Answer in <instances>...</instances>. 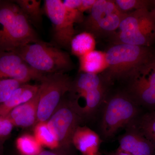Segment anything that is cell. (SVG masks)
Segmentation results:
<instances>
[{
  "label": "cell",
  "mask_w": 155,
  "mask_h": 155,
  "mask_svg": "<svg viewBox=\"0 0 155 155\" xmlns=\"http://www.w3.org/2000/svg\"><path fill=\"white\" fill-rule=\"evenodd\" d=\"M122 89L140 107L155 110V64Z\"/></svg>",
  "instance_id": "cell-9"
},
{
  "label": "cell",
  "mask_w": 155,
  "mask_h": 155,
  "mask_svg": "<svg viewBox=\"0 0 155 155\" xmlns=\"http://www.w3.org/2000/svg\"><path fill=\"white\" fill-rule=\"evenodd\" d=\"M72 143L83 155L96 154L98 151L101 139L88 127L79 126L73 134Z\"/></svg>",
  "instance_id": "cell-13"
},
{
  "label": "cell",
  "mask_w": 155,
  "mask_h": 155,
  "mask_svg": "<svg viewBox=\"0 0 155 155\" xmlns=\"http://www.w3.org/2000/svg\"><path fill=\"white\" fill-rule=\"evenodd\" d=\"M35 71L14 51H0V78H11L22 84L32 80Z\"/></svg>",
  "instance_id": "cell-10"
},
{
  "label": "cell",
  "mask_w": 155,
  "mask_h": 155,
  "mask_svg": "<svg viewBox=\"0 0 155 155\" xmlns=\"http://www.w3.org/2000/svg\"><path fill=\"white\" fill-rule=\"evenodd\" d=\"M34 137L41 145L50 149H55L60 145L49 128L47 122L38 123L35 127Z\"/></svg>",
  "instance_id": "cell-21"
},
{
  "label": "cell",
  "mask_w": 155,
  "mask_h": 155,
  "mask_svg": "<svg viewBox=\"0 0 155 155\" xmlns=\"http://www.w3.org/2000/svg\"><path fill=\"white\" fill-rule=\"evenodd\" d=\"M37 122H47L61 99L71 91L72 78L65 73L46 74L40 81Z\"/></svg>",
  "instance_id": "cell-6"
},
{
  "label": "cell",
  "mask_w": 155,
  "mask_h": 155,
  "mask_svg": "<svg viewBox=\"0 0 155 155\" xmlns=\"http://www.w3.org/2000/svg\"><path fill=\"white\" fill-rule=\"evenodd\" d=\"M15 2L19 6L31 24L38 27L41 24L43 10L40 0H17Z\"/></svg>",
  "instance_id": "cell-19"
},
{
  "label": "cell",
  "mask_w": 155,
  "mask_h": 155,
  "mask_svg": "<svg viewBox=\"0 0 155 155\" xmlns=\"http://www.w3.org/2000/svg\"><path fill=\"white\" fill-rule=\"evenodd\" d=\"M96 39L91 34L82 31L77 34L71 41L70 50L73 55L78 58L95 50Z\"/></svg>",
  "instance_id": "cell-18"
},
{
  "label": "cell",
  "mask_w": 155,
  "mask_h": 155,
  "mask_svg": "<svg viewBox=\"0 0 155 155\" xmlns=\"http://www.w3.org/2000/svg\"><path fill=\"white\" fill-rule=\"evenodd\" d=\"M16 145L22 155H38L41 151V145L34 136L25 134L17 138Z\"/></svg>",
  "instance_id": "cell-22"
},
{
  "label": "cell",
  "mask_w": 155,
  "mask_h": 155,
  "mask_svg": "<svg viewBox=\"0 0 155 155\" xmlns=\"http://www.w3.org/2000/svg\"><path fill=\"white\" fill-rule=\"evenodd\" d=\"M101 109L100 131L105 139L114 137L120 129L133 123L140 115V107L123 89L110 91Z\"/></svg>",
  "instance_id": "cell-2"
},
{
  "label": "cell",
  "mask_w": 155,
  "mask_h": 155,
  "mask_svg": "<svg viewBox=\"0 0 155 155\" xmlns=\"http://www.w3.org/2000/svg\"><path fill=\"white\" fill-rule=\"evenodd\" d=\"M47 121L48 126L60 145L66 147L72 143V137L79 126L81 116L72 100L65 103Z\"/></svg>",
  "instance_id": "cell-8"
},
{
  "label": "cell",
  "mask_w": 155,
  "mask_h": 155,
  "mask_svg": "<svg viewBox=\"0 0 155 155\" xmlns=\"http://www.w3.org/2000/svg\"><path fill=\"white\" fill-rule=\"evenodd\" d=\"M110 41L112 44L152 47L155 42V8L127 13Z\"/></svg>",
  "instance_id": "cell-4"
},
{
  "label": "cell",
  "mask_w": 155,
  "mask_h": 155,
  "mask_svg": "<svg viewBox=\"0 0 155 155\" xmlns=\"http://www.w3.org/2000/svg\"><path fill=\"white\" fill-rule=\"evenodd\" d=\"M115 2L125 13L142 9L152 10L155 8V0H116Z\"/></svg>",
  "instance_id": "cell-23"
},
{
  "label": "cell",
  "mask_w": 155,
  "mask_h": 155,
  "mask_svg": "<svg viewBox=\"0 0 155 155\" xmlns=\"http://www.w3.org/2000/svg\"><path fill=\"white\" fill-rule=\"evenodd\" d=\"M63 2L66 8L78 10L82 3V0H65L63 1Z\"/></svg>",
  "instance_id": "cell-27"
},
{
  "label": "cell",
  "mask_w": 155,
  "mask_h": 155,
  "mask_svg": "<svg viewBox=\"0 0 155 155\" xmlns=\"http://www.w3.org/2000/svg\"><path fill=\"white\" fill-rule=\"evenodd\" d=\"M96 0H82L81 5L78 10L81 13H84L85 11H90Z\"/></svg>",
  "instance_id": "cell-26"
},
{
  "label": "cell",
  "mask_w": 155,
  "mask_h": 155,
  "mask_svg": "<svg viewBox=\"0 0 155 155\" xmlns=\"http://www.w3.org/2000/svg\"><path fill=\"white\" fill-rule=\"evenodd\" d=\"M39 87V85L21 84L8 99L0 104V116H7L14 108L33 98L38 93Z\"/></svg>",
  "instance_id": "cell-14"
},
{
  "label": "cell",
  "mask_w": 155,
  "mask_h": 155,
  "mask_svg": "<svg viewBox=\"0 0 155 155\" xmlns=\"http://www.w3.org/2000/svg\"><path fill=\"white\" fill-rule=\"evenodd\" d=\"M13 51L33 69L44 74L65 73L74 68V63L67 52L41 40Z\"/></svg>",
  "instance_id": "cell-3"
},
{
  "label": "cell",
  "mask_w": 155,
  "mask_h": 155,
  "mask_svg": "<svg viewBox=\"0 0 155 155\" xmlns=\"http://www.w3.org/2000/svg\"><path fill=\"white\" fill-rule=\"evenodd\" d=\"M105 85L109 86L101 74L80 73L75 80L73 81L70 92L79 96L87 92Z\"/></svg>",
  "instance_id": "cell-16"
},
{
  "label": "cell",
  "mask_w": 155,
  "mask_h": 155,
  "mask_svg": "<svg viewBox=\"0 0 155 155\" xmlns=\"http://www.w3.org/2000/svg\"><path fill=\"white\" fill-rule=\"evenodd\" d=\"M20 10L15 2L0 1V42L12 28Z\"/></svg>",
  "instance_id": "cell-17"
},
{
  "label": "cell",
  "mask_w": 155,
  "mask_h": 155,
  "mask_svg": "<svg viewBox=\"0 0 155 155\" xmlns=\"http://www.w3.org/2000/svg\"></svg>",
  "instance_id": "cell-31"
},
{
  "label": "cell",
  "mask_w": 155,
  "mask_h": 155,
  "mask_svg": "<svg viewBox=\"0 0 155 155\" xmlns=\"http://www.w3.org/2000/svg\"><path fill=\"white\" fill-rule=\"evenodd\" d=\"M78 59L80 73L101 74L107 67L105 52L94 50Z\"/></svg>",
  "instance_id": "cell-15"
},
{
  "label": "cell",
  "mask_w": 155,
  "mask_h": 155,
  "mask_svg": "<svg viewBox=\"0 0 155 155\" xmlns=\"http://www.w3.org/2000/svg\"><path fill=\"white\" fill-rule=\"evenodd\" d=\"M38 155H58L55 153L49 151L44 150L41 151Z\"/></svg>",
  "instance_id": "cell-29"
},
{
  "label": "cell",
  "mask_w": 155,
  "mask_h": 155,
  "mask_svg": "<svg viewBox=\"0 0 155 155\" xmlns=\"http://www.w3.org/2000/svg\"><path fill=\"white\" fill-rule=\"evenodd\" d=\"M38 91L33 98L14 108L6 116L14 126L28 127L37 122Z\"/></svg>",
  "instance_id": "cell-12"
},
{
  "label": "cell",
  "mask_w": 155,
  "mask_h": 155,
  "mask_svg": "<svg viewBox=\"0 0 155 155\" xmlns=\"http://www.w3.org/2000/svg\"><path fill=\"white\" fill-rule=\"evenodd\" d=\"M14 126L7 117L0 116V137H6L10 134Z\"/></svg>",
  "instance_id": "cell-25"
},
{
  "label": "cell",
  "mask_w": 155,
  "mask_h": 155,
  "mask_svg": "<svg viewBox=\"0 0 155 155\" xmlns=\"http://www.w3.org/2000/svg\"><path fill=\"white\" fill-rule=\"evenodd\" d=\"M126 14L119 9L114 1L96 0L89 14L80 24L83 31L91 34L96 39L109 40L119 30Z\"/></svg>",
  "instance_id": "cell-5"
},
{
  "label": "cell",
  "mask_w": 155,
  "mask_h": 155,
  "mask_svg": "<svg viewBox=\"0 0 155 155\" xmlns=\"http://www.w3.org/2000/svg\"><path fill=\"white\" fill-rule=\"evenodd\" d=\"M98 155L97 154H94V155Z\"/></svg>",
  "instance_id": "cell-30"
},
{
  "label": "cell",
  "mask_w": 155,
  "mask_h": 155,
  "mask_svg": "<svg viewBox=\"0 0 155 155\" xmlns=\"http://www.w3.org/2000/svg\"><path fill=\"white\" fill-rule=\"evenodd\" d=\"M107 67L101 73L109 86L127 84L147 71L155 62L152 47L114 44L105 51Z\"/></svg>",
  "instance_id": "cell-1"
},
{
  "label": "cell",
  "mask_w": 155,
  "mask_h": 155,
  "mask_svg": "<svg viewBox=\"0 0 155 155\" xmlns=\"http://www.w3.org/2000/svg\"><path fill=\"white\" fill-rule=\"evenodd\" d=\"M109 155H130L126 153L123 152L117 149V150L116 151L112 153H110Z\"/></svg>",
  "instance_id": "cell-28"
},
{
  "label": "cell",
  "mask_w": 155,
  "mask_h": 155,
  "mask_svg": "<svg viewBox=\"0 0 155 155\" xmlns=\"http://www.w3.org/2000/svg\"><path fill=\"white\" fill-rule=\"evenodd\" d=\"M119 137L118 149L130 155H155V149L134 122Z\"/></svg>",
  "instance_id": "cell-11"
},
{
  "label": "cell",
  "mask_w": 155,
  "mask_h": 155,
  "mask_svg": "<svg viewBox=\"0 0 155 155\" xmlns=\"http://www.w3.org/2000/svg\"><path fill=\"white\" fill-rule=\"evenodd\" d=\"M22 84L11 78H0V104L8 99Z\"/></svg>",
  "instance_id": "cell-24"
},
{
  "label": "cell",
  "mask_w": 155,
  "mask_h": 155,
  "mask_svg": "<svg viewBox=\"0 0 155 155\" xmlns=\"http://www.w3.org/2000/svg\"><path fill=\"white\" fill-rule=\"evenodd\" d=\"M44 12L52 25L53 44L58 47L70 50V43L77 34L75 22L68 14L61 0H46Z\"/></svg>",
  "instance_id": "cell-7"
},
{
  "label": "cell",
  "mask_w": 155,
  "mask_h": 155,
  "mask_svg": "<svg viewBox=\"0 0 155 155\" xmlns=\"http://www.w3.org/2000/svg\"><path fill=\"white\" fill-rule=\"evenodd\" d=\"M134 124L155 149V110L140 115Z\"/></svg>",
  "instance_id": "cell-20"
}]
</instances>
